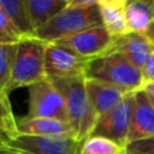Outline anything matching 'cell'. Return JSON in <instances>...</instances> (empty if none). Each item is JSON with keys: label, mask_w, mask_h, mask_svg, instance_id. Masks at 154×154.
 I'll use <instances>...</instances> for the list:
<instances>
[{"label": "cell", "mask_w": 154, "mask_h": 154, "mask_svg": "<svg viewBox=\"0 0 154 154\" xmlns=\"http://www.w3.org/2000/svg\"><path fill=\"white\" fill-rule=\"evenodd\" d=\"M17 154H22V153H20V152H19V153H17Z\"/></svg>", "instance_id": "obj_29"}, {"label": "cell", "mask_w": 154, "mask_h": 154, "mask_svg": "<svg viewBox=\"0 0 154 154\" xmlns=\"http://www.w3.org/2000/svg\"><path fill=\"white\" fill-rule=\"evenodd\" d=\"M19 135L8 94H0V146H7Z\"/></svg>", "instance_id": "obj_18"}, {"label": "cell", "mask_w": 154, "mask_h": 154, "mask_svg": "<svg viewBox=\"0 0 154 154\" xmlns=\"http://www.w3.org/2000/svg\"><path fill=\"white\" fill-rule=\"evenodd\" d=\"M125 154H154V136L129 142L125 146Z\"/></svg>", "instance_id": "obj_22"}, {"label": "cell", "mask_w": 154, "mask_h": 154, "mask_svg": "<svg viewBox=\"0 0 154 154\" xmlns=\"http://www.w3.org/2000/svg\"><path fill=\"white\" fill-rule=\"evenodd\" d=\"M82 154H125V148L106 137L90 136L83 143Z\"/></svg>", "instance_id": "obj_19"}, {"label": "cell", "mask_w": 154, "mask_h": 154, "mask_svg": "<svg viewBox=\"0 0 154 154\" xmlns=\"http://www.w3.org/2000/svg\"><path fill=\"white\" fill-rule=\"evenodd\" d=\"M154 136V107L144 90L134 93V108L128 143Z\"/></svg>", "instance_id": "obj_11"}, {"label": "cell", "mask_w": 154, "mask_h": 154, "mask_svg": "<svg viewBox=\"0 0 154 154\" xmlns=\"http://www.w3.org/2000/svg\"><path fill=\"white\" fill-rule=\"evenodd\" d=\"M108 51L120 53L134 66L141 70L150 54L154 53V45L143 34L129 31L113 38Z\"/></svg>", "instance_id": "obj_10"}, {"label": "cell", "mask_w": 154, "mask_h": 154, "mask_svg": "<svg viewBox=\"0 0 154 154\" xmlns=\"http://www.w3.org/2000/svg\"><path fill=\"white\" fill-rule=\"evenodd\" d=\"M29 89V113L32 118H49L67 123L65 102L59 90L45 77L43 79L28 87Z\"/></svg>", "instance_id": "obj_5"}, {"label": "cell", "mask_w": 154, "mask_h": 154, "mask_svg": "<svg viewBox=\"0 0 154 154\" xmlns=\"http://www.w3.org/2000/svg\"><path fill=\"white\" fill-rule=\"evenodd\" d=\"M87 59L57 43H47L45 52V75L47 78L84 76Z\"/></svg>", "instance_id": "obj_8"}, {"label": "cell", "mask_w": 154, "mask_h": 154, "mask_svg": "<svg viewBox=\"0 0 154 154\" xmlns=\"http://www.w3.org/2000/svg\"><path fill=\"white\" fill-rule=\"evenodd\" d=\"M17 129L20 135L43 137H73L69 123L49 118H32L26 116L17 120Z\"/></svg>", "instance_id": "obj_13"}, {"label": "cell", "mask_w": 154, "mask_h": 154, "mask_svg": "<svg viewBox=\"0 0 154 154\" xmlns=\"http://www.w3.org/2000/svg\"><path fill=\"white\" fill-rule=\"evenodd\" d=\"M99 0H67V7L72 8H90L97 6Z\"/></svg>", "instance_id": "obj_24"}, {"label": "cell", "mask_w": 154, "mask_h": 154, "mask_svg": "<svg viewBox=\"0 0 154 154\" xmlns=\"http://www.w3.org/2000/svg\"><path fill=\"white\" fill-rule=\"evenodd\" d=\"M85 89L96 117H101L120 103L129 91L116 85L85 78Z\"/></svg>", "instance_id": "obj_12"}, {"label": "cell", "mask_w": 154, "mask_h": 154, "mask_svg": "<svg viewBox=\"0 0 154 154\" xmlns=\"http://www.w3.org/2000/svg\"><path fill=\"white\" fill-rule=\"evenodd\" d=\"M142 72V78H143V84L154 82V53L150 54V57L147 59L146 64L141 69Z\"/></svg>", "instance_id": "obj_23"}, {"label": "cell", "mask_w": 154, "mask_h": 154, "mask_svg": "<svg viewBox=\"0 0 154 154\" xmlns=\"http://www.w3.org/2000/svg\"><path fill=\"white\" fill-rule=\"evenodd\" d=\"M153 45H154V20L150 23V25L148 26V29H147V31L143 34Z\"/></svg>", "instance_id": "obj_25"}, {"label": "cell", "mask_w": 154, "mask_h": 154, "mask_svg": "<svg viewBox=\"0 0 154 154\" xmlns=\"http://www.w3.org/2000/svg\"><path fill=\"white\" fill-rule=\"evenodd\" d=\"M0 10L22 38L35 36V29L29 18L24 0H0Z\"/></svg>", "instance_id": "obj_17"}, {"label": "cell", "mask_w": 154, "mask_h": 154, "mask_svg": "<svg viewBox=\"0 0 154 154\" xmlns=\"http://www.w3.org/2000/svg\"><path fill=\"white\" fill-rule=\"evenodd\" d=\"M128 0H99L97 7L102 19V25L116 38L129 32L125 16Z\"/></svg>", "instance_id": "obj_14"}, {"label": "cell", "mask_w": 154, "mask_h": 154, "mask_svg": "<svg viewBox=\"0 0 154 154\" xmlns=\"http://www.w3.org/2000/svg\"><path fill=\"white\" fill-rule=\"evenodd\" d=\"M125 16L129 31L144 34L154 20V0L128 1Z\"/></svg>", "instance_id": "obj_15"}, {"label": "cell", "mask_w": 154, "mask_h": 154, "mask_svg": "<svg viewBox=\"0 0 154 154\" xmlns=\"http://www.w3.org/2000/svg\"><path fill=\"white\" fill-rule=\"evenodd\" d=\"M17 43H0V94H7Z\"/></svg>", "instance_id": "obj_20"}, {"label": "cell", "mask_w": 154, "mask_h": 154, "mask_svg": "<svg viewBox=\"0 0 154 154\" xmlns=\"http://www.w3.org/2000/svg\"><path fill=\"white\" fill-rule=\"evenodd\" d=\"M35 31L67 7V0H24Z\"/></svg>", "instance_id": "obj_16"}, {"label": "cell", "mask_w": 154, "mask_h": 154, "mask_svg": "<svg viewBox=\"0 0 154 154\" xmlns=\"http://www.w3.org/2000/svg\"><path fill=\"white\" fill-rule=\"evenodd\" d=\"M84 77L116 85L129 93H135L143 85L141 70L120 53L112 51L89 59L84 67Z\"/></svg>", "instance_id": "obj_2"}, {"label": "cell", "mask_w": 154, "mask_h": 154, "mask_svg": "<svg viewBox=\"0 0 154 154\" xmlns=\"http://www.w3.org/2000/svg\"><path fill=\"white\" fill-rule=\"evenodd\" d=\"M148 95V99H149V101H150V103L153 105V107H154V96L153 95H149V94H147Z\"/></svg>", "instance_id": "obj_28"}, {"label": "cell", "mask_w": 154, "mask_h": 154, "mask_svg": "<svg viewBox=\"0 0 154 154\" xmlns=\"http://www.w3.org/2000/svg\"><path fill=\"white\" fill-rule=\"evenodd\" d=\"M132 108L134 93H130L113 109L97 118L90 136L106 137L125 148L129 138Z\"/></svg>", "instance_id": "obj_6"}, {"label": "cell", "mask_w": 154, "mask_h": 154, "mask_svg": "<svg viewBox=\"0 0 154 154\" xmlns=\"http://www.w3.org/2000/svg\"><path fill=\"white\" fill-rule=\"evenodd\" d=\"M113 37L106 30L103 25H97L78 34H75L67 38L59 40L54 43L64 46L82 58L89 60L108 52L112 45Z\"/></svg>", "instance_id": "obj_9"}, {"label": "cell", "mask_w": 154, "mask_h": 154, "mask_svg": "<svg viewBox=\"0 0 154 154\" xmlns=\"http://www.w3.org/2000/svg\"><path fill=\"white\" fill-rule=\"evenodd\" d=\"M61 94L67 116V123L73 137L84 142L91 134L97 117L91 107L85 89V77L48 78Z\"/></svg>", "instance_id": "obj_1"}, {"label": "cell", "mask_w": 154, "mask_h": 154, "mask_svg": "<svg viewBox=\"0 0 154 154\" xmlns=\"http://www.w3.org/2000/svg\"><path fill=\"white\" fill-rule=\"evenodd\" d=\"M97 25H102L97 6L90 8L66 7L46 25L37 29L35 37L46 43H54Z\"/></svg>", "instance_id": "obj_4"}, {"label": "cell", "mask_w": 154, "mask_h": 154, "mask_svg": "<svg viewBox=\"0 0 154 154\" xmlns=\"http://www.w3.org/2000/svg\"><path fill=\"white\" fill-rule=\"evenodd\" d=\"M142 90H144L147 94L153 95L154 96V82H149V83H144L142 85Z\"/></svg>", "instance_id": "obj_26"}, {"label": "cell", "mask_w": 154, "mask_h": 154, "mask_svg": "<svg viewBox=\"0 0 154 154\" xmlns=\"http://www.w3.org/2000/svg\"><path fill=\"white\" fill-rule=\"evenodd\" d=\"M83 143L73 137H43L19 134L7 146L22 154H82Z\"/></svg>", "instance_id": "obj_7"}, {"label": "cell", "mask_w": 154, "mask_h": 154, "mask_svg": "<svg viewBox=\"0 0 154 154\" xmlns=\"http://www.w3.org/2000/svg\"><path fill=\"white\" fill-rule=\"evenodd\" d=\"M20 40L22 36L0 10V43H17Z\"/></svg>", "instance_id": "obj_21"}, {"label": "cell", "mask_w": 154, "mask_h": 154, "mask_svg": "<svg viewBox=\"0 0 154 154\" xmlns=\"http://www.w3.org/2000/svg\"><path fill=\"white\" fill-rule=\"evenodd\" d=\"M47 43L37 37H24L17 42L7 94L12 90L29 87L46 77L45 52Z\"/></svg>", "instance_id": "obj_3"}, {"label": "cell", "mask_w": 154, "mask_h": 154, "mask_svg": "<svg viewBox=\"0 0 154 154\" xmlns=\"http://www.w3.org/2000/svg\"><path fill=\"white\" fill-rule=\"evenodd\" d=\"M18 150L8 147V146H0V154H17Z\"/></svg>", "instance_id": "obj_27"}]
</instances>
